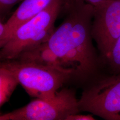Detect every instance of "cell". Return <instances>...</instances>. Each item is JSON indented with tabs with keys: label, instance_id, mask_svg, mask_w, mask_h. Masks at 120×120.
Listing matches in <instances>:
<instances>
[{
	"label": "cell",
	"instance_id": "cell-4",
	"mask_svg": "<svg viewBox=\"0 0 120 120\" xmlns=\"http://www.w3.org/2000/svg\"><path fill=\"white\" fill-rule=\"evenodd\" d=\"M78 106L107 120H120V73H100L83 87Z\"/></svg>",
	"mask_w": 120,
	"mask_h": 120
},
{
	"label": "cell",
	"instance_id": "cell-6",
	"mask_svg": "<svg viewBox=\"0 0 120 120\" xmlns=\"http://www.w3.org/2000/svg\"><path fill=\"white\" fill-rule=\"evenodd\" d=\"M94 7L91 29L102 64L120 36V0H106Z\"/></svg>",
	"mask_w": 120,
	"mask_h": 120
},
{
	"label": "cell",
	"instance_id": "cell-11",
	"mask_svg": "<svg viewBox=\"0 0 120 120\" xmlns=\"http://www.w3.org/2000/svg\"><path fill=\"white\" fill-rule=\"evenodd\" d=\"M13 36L12 30L6 22L0 21V47H3Z\"/></svg>",
	"mask_w": 120,
	"mask_h": 120
},
{
	"label": "cell",
	"instance_id": "cell-7",
	"mask_svg": "<svg viewBox=\"0 0 120 120\" xmlns=\"http://www.w3.org/2000/svg\"><path fill=\"white\" fill-rule=\"evenodd\" d=\"M53 0H24L6 23L13 35L17 29L46 9Z\"/></svg>",
	"mask_w": 120,
	"mask_h": 120
},
{
	"label": "cell",
	"instance_id": "cell-1",
	"mask_svg": "<svg viewBox=\"0 0 120 120\" xmlns=\"http://www.w3.org/2000/svg\"><path fill=\"white\" fill-rule=\"evenodd\" d=\"M64 21L46 42L70 77V83L84 86L100 73L102 62L93 44L94 7L83 0H66Z\"/></svg>",
	"mask_w": 120,
	"mask_h": 120
},
{
	"label": "cell",
	"instance_id": "cell-13",
	"mask_svg": "<svg viewBox=\"0 0 120 120\" xmlns=\"http://www.w3.org/2000/svg\"><path fill=\"white\" fill-rule=\"evenodd\" d=\"M94 118L91 115H80L77 114H72L68 116L66 120H94Z\"/></svg>",
	"mask_w": 120,
	"mask_h": 120
},
{
	"label": "cell",
	"instance_id": "cell-2",
	"mask_svg": "<svg viewBox=\"0 0 120 120\" xmlns=\"http://www.w3.org/2000/svg\"><path fill=\"white\" fill-rule=\"evenodd\" d=\"M65 0H53L46 9L20 26L9 42L1 48L0 60H13L46 42Z\"/></svg>",
	"mask_w": 120,
	"mask_h": 120
},
{
	"label": "cell",
	"instance_id": "cell-5",
	"mask_svg": "<svg viewBox=\"0 0 120 120\" xmlns=\"http://www.w3.org/2000/svg\"><path fill=\"white\" fill-rule=\"evenodd\" d=\"M76 91L64 87L50 98H37L26 106L0 116V120H66L79 113Z\"/></svg>",
	"mask_w": 120,
	"mask_h": 120
},
{
	"label": "cell",
	"instance_id": "cell-3",
	"mask_svg": "<svg viewBox=\"0 0 120 120\" xmlns=\"http://www.w3.org/2000/svg\"><path fill=\"white\" fill-rule=\"evenodd\" d=\"M0 67L11 71L29 95L37 98H52L61 87L70 83L67 73L31 61L4 60Z\"/></svg>",
	"mask_w": 120,
	"mask_h": 120
},
{
	"label": "cell",
	"instance_id": "cell-8",
	"mask_svg": "<svg viewBox=\"0 0 120 120\" xmlns=\"http://www.w3.org/2000/svg\"><path fill=\"white\" fill-rule=\"evenodd\" d=\"M15 59L34 62L57 69L69 74L61 66L58 58L46 42L33 50L23 53Z\"/></svg>",
	"mask_w": 120,
	"mask_h": 120
},
{
	"label": "cell",
	"instance_id": "cell-9",
	"mask_svg": "<svg viewBox=\"0 0 120 120\" xmlns=\"http://www.w3.org/2000/svg\"><path fill=\"white\" fill-rule=\"evenodd\" d=\"M19 82L9 70L0 67V105L7 102L15 90Z\"/></svg>",
	"mask_w": 120,
	"mask_h": 120
},
{
	"label": "cell",
	"instance_id": "cell-14",
	"mask_svg": "<svg viewBox=\"0 0 120 120\" xmlns=\"http://www.w3.org/2000/svg\"><path fill=\"white\" fill-rule=\"evenodd\" d=\"M86 2L91 4L92 5L95 6L96 5H97L98 4H99L102 2H104V1H105L106 0H83Z\"/></svg>",
	"mask_w": 120,
	"mask_h": 120
},
{
	"label": "cell",
	"instance_id": "cell-10",
	"mask_svg": "<svg viewBox=\"0 0 120 120\" xmlns=\"http://www.w3.org/2000/svg\"><path fill=\"white\" fill-rule=\"evenodd\" d=\"M103 64L107 65L110 73H120V36Z\"/></svg>",
	"mask_w": 120,
	"mask_h": 120
},
{
	"label": "cell",
	"instance_id": "cell-12",
	"mask_svg": "<svg viewBox=\"0 0 120 120\" xmlns=\"http://www.w3.org/2000/svg\"><path fill=\"white\" fill-rule=\"evenodd\" d=\"M24 0H0V21L10 12L16 4L22 2Z\"/></svg>",
	"mask_w": 120,
	"mask_h": 120
}]
</instances>
